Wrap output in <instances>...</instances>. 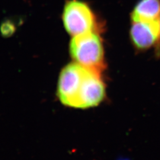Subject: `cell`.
<instances>
[{
  "label": "cell",
  "instance_id": "cell-1",
  "mask_svg": "<svg viewBox=\"0 0 160 160\" xmlns=\"http://www.w3.org/2000/svg\"><path fill=\"white\" fill-rule=\"evenodd\" d=\"M101 73L74 62L61 71L58 82V97L63 105L87 109L98 105L105 96Z\"/></svg>",
  "mask_w": 160,
  "mask_h": 160
},
{
  "label": "cell",
  "instance_id": "cell-2",
  "mask_svg": "<svg viewBox=\"0 0 160 160\" xmlns=\"http://www.w3.org/2000/svg\"><path fill=\"white\" fill-rule=\"evenodd\" d=\"M69 51L75 62L86 68L101 73L104 68L102 42L95 31L73 36Z\"/></svg>",
  "mask_w": 160,
  "mask_h": 160
},
{
  "label": "cell",
  "instance_id": "cell-3",
  "mask_svg": "<svg viewBox=\"0 0 160 160\" xmlns=\"http://www.w3.org/2000/svg\"><path fill=\"white\" fill-rule=\"evenodd\" d=\"M63 26L72 37L94 31L96 18L90 7L79 0H71L64 6Z\"/></svg>",
  "mask_w": 160,
  "mask_h": 160
},
{
  "label": "cell",
  "instance_id": "cell-4",
  "mask_svg": "<svg viewBox=\"0 0 160 160\" xmlns=\"http://www.w3.org/2000/svg\"><path fill=\"white\" fill-rule=\"evenodd\" d=\"M131 38L133 45L140 50L151 48L160 36V20L133 22Z\"/></svg>",
  "mask_w": 160,
  "mask_h": 160
},
{
  "label": "cell",
  "instance_id": "cell-5",
  "mask_svg": "<svg viewBox=\"0 0 160 160\" xmlns=\"http://www.w3.org/2000/svg\"><path fill=\"white\" fill-rule=\"evenodd\" d=\"M133 22L160 20V0H141L132 14Z\"/></svg>",
  "mask_w": 160,
  "mask_h": 160
}]
</instances>
